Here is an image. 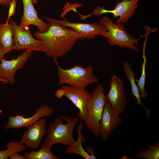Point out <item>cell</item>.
<instances>
[{"instance_id": "6da1fadb", "label": "cell", "mask_w": 159, "mask_h": 159, "mask_svg": "<svg viewBox=\"0 0 159 159\" xmlns=\"http://www.w3.org/2000/svg\"><path fill=\"white\" fill-rule=\"evenodd\" d=\"M44 18L48 22V29L44 32L37 31L34 36L43 42V52L47 57L54 59L64 56L80 39L81 35L72 29Z\"/></svg>"}, {"instance_id": "7a4b0ae2", "label": "cell", "mask_w": 159, "mask_h": 159, "mask_svg": "<svg viewBox=\"0 0 159 159\" xmlns=\"http://www.w3.org/2000/svg\"><path fill=\"white\" fill-rule=\"evenodd\" d=\"M59 116L66 121L63 123L60 118L56 117L49 125L47 132V135L41 148L51 149L56 144L60 143L63 145H72L75 142L73 135L74 129L79 121L77 117H70L62 115Z\"/></svg>"}, {"instance_id": "3957f363", "label": "cell", "mask_w": 159, "mask_h": 159, "mask_svg": "<svg viewBox=\"0 0 159 159\" xmlns=\"http://www.w3.org/2000/svg\"><path fill=\"white\" fill-rule=\"evenodd\" d=\"M53 59L57 67L59 85L85 88L90 85L99 81V79L94 73V67L91 65L84 67L75 65L70 68L64 69L59 66L57 58Z\"/></svg>"}, {"instance_id": "277c9868", "label": "cell", "mask_w": 159, "mask_h": 159, "mask_svg": "<svg viewBox=\"0 0 159 159\" xmlns=\"http://www.w3.org/2000/svg\"><path fill=\"white\" fill-rule=\"evenodd\" d=\"M99 24L105 26L107 31L101 35L105 37L110 46H117L121 48H128L134 51H139L136 47L139 44L140 38L136 39L128 33L123 24L120 22L115 24L107 16L101 18Z\"/></svg>"}, {"instance_id": "5b68a950", "label": "cell", "mask_w": 159, "mask_h": 159, "mask_svg": "<svg viewBox=\"0 0 159 159\" xmlns=\"http://www.w3.org/2000/svg\"><path fill=\"white\" fill-rule=\"evenodd\" d=\"M105 90L101 84L92 91L87 104V115L85 124L88 129L96 137L99 136L100 120L106 101Z\"/></svg>"}, {"instance_id": "8992f818", "label": "cell", "mask_w": 159, "mask_h": 159, "mask_svg": "<svg viewBox=\"0 0 159 159\" xmlns=\"http://www.w3.org/2000/svg\"><path fill=\"white\" fill-rule=\"evenodd\" d=\"M55 95L58 99L64 97L69 100L79 110V112L77 113L79 119L85 121L87 115V104L91 96L85 88L64 85L56 91Z\"/></svg>"}, {"instance_id": "52a82bcc", "label": "cell", "mask_w": 159, "mask_h": 159, "mask_svg": "<svg viewBox=\"0 0 159 159\" xmlns=\"http://www.w3.org/2000/svg\"><path fill=\"white\" fill-rule=\"evenodd\" d=\"M9 23L13 31V50L43 52V42L34 38L29 30H26L21 28L12 19Z\"/></svg>"}, {"instance_id": "ba28073f", "label": "cell", "mask_w": 159, "mask_h": 159, "mask_svg": "<svg viewBox=\"0 0 159 159\" xmlns=\"http://www.w3.org/2000/svg\"><path fill=\"white\" fill-rule=\"evenodd\" d=\"M110 87L106 97L115 114L120 115L125 110L127 103L125 87L122 80L115 75L110 80Z\"/></svg>"}, {"instance_id": "9c48e42d", "label": "cell", "mask_w": 159, "mask_h": 159, "mask_svg": "<svg viewBox=\"0 0 159 159\" xmlns=\"http://www.w3.org/2000/svg\"><path fill=\"white\" fill-rule=\"evenodd\" d=\"M140 0H122L117 2L114 9L107 10L102 7L98 6L94 11L92 14L95 16H100L102 14L110 13L115 17L119 18L116 21V23H121L122 24L126 23L131 17L136 13L135 10L138 7V2Z\"/></svg>"}, {"instance_id": "30bf717a", "label": "cell", "mask_w": 159, "mask_h": 159, "mask_svg": "<svg viewBox=\"0 0 159 159\" xmlns=\"http://www.w3.org/2000/svg\"><path fill=\"white\" fill-rule=\"evenodd\" d=\"M47 18L54 22L71 28L81 35L80 39L82 40L94 39L96 36L101 35L103 32L107 31L105 26L97 23H72L66 19L58 20Z\"/></svg>"}, {"instance_id": "8fae6325", "label": "cell", "mask_w": 159, "mask_h": 159, "mask_svg": "<svg viewBox=\"0 0 159 159\" xmlns=\"http://www.w3.org/2000/svg\"><path fill=\"white\" fill-rule=\"evenodd\" d=\"M122 123V117L115 114L111 106L106 98L99 125V136L103 140H106L110 134Z\"/></svg>"}, {"instance_id": "7c38bea8", "label": "cell", "mask_w": 159, "mask_h": 159, "mask_svg": "<svg viewBox=\"0 0 159 159\" xmlns=\"http://www.w3.org/2000/svg\"><path fill=\"white\" fill-rule=\"evenodd\" d=\"M54 112L53 109L45 104L40 107L32 116L25 117L23 115L17 114L15 116H10L8 123L5 125V129L10 128L18 129L24 127L28 128L40 118L51 116Z\"/></svg>"}, {"instance_id": "4fadbf2b", "label": "cell", "mask_w": 159, "mask_h": 159, "mask_svg": "<svg viewBox=\"0 0 159 159\" xmlns=\"http://www.w3.org/2000/svg\"><path fill=\"white\" fill-rule=\"evenodd\" d=\"M32 55V52L25 51L15 59L9 60L4 58L0 63V78L6 79L11 84H14L16 72L23 67Z\"/></svg>"}, {"instance_id": "5bb4252c", "label": "cell", "mask_w": 159, "mask_h": 159, "mask_svg": "<svg viewBox=\"0 0 159 159\" xmlns=\"http://www.w3.org/2000/svg\"><path fill=\"white\" fill-rule=\"evenodd\" d=\"M46 121L42 117L29 126L19 142L33 150L39 148L42 138L47 133Z\"/></svg>"}, {"instance_id": "9a60e30c", "label": "cell", "mask_w": 159, "mask_h": 159, "mask_svg": "<svg viewBox=\"0 0 159 159\" xmlns=\"http://www.w3.org/2000/svg\"><path fill=\"white\" fill-rule=\"evenodd\" d=\"M23 13L19 26L26 30H29V26L33 25L37 27L39 32H45L49 26L48 23L44 22L38 16L37 12L32 0H22Z\"/></svg>"}, {"instance_id": "2e32d148", "label": "cell", "mask_w": 159, "mask_h": 159, "mask_svg": "<svg viewBox=\"0 0 159 159\" xmlns=\"http://www.w3.org/2000/svg\"><path fill=\"white\" fill-rule=\"evenodd\" d=\"M82 125L83 122H80L77 130L78 134L77 140L72 145L68 146L65 150L64 153L69 155L73 153L77 154L85 159H96V157L89 154L88 152L84 150L82 146V143L86 141V139L81 132Z\"/></svg>"}, {"instance_id": "e0dca14e", "label": "cell", "mask_w": 159, "mask_h": 159, "mask_svg": "<svg viewBox=\"0 0 159 159\" xmlns=\"http://www.w3.org/2000/svg\"><path fill=\"white\" fill-rule=\"evenodd\" d=\"M0 44L5 54L11 52L13 50V31L9 23L0 24Z\"/></svg>"}, {"instance_id": "ac0fdd59", "label": "cell", "mask_w": 159, "mask_h": 159, "mask_svg": "<svg viewBox=\"0 0 159 159\" xmlns=\"http://www.w3.org/2000/svg\"><path fill=\"white\" fill-rule=\"evenodd\" d=\"M122 67L125 75L130 83L132 95L137 100V105H140L143 107L147 112V118H149L151 110L147 109L141 101L139 91L135 79V73L132 70L130 64L127 61H125L123 63Z\"/></svg>"}, {"instance_id": "d6986e66", "label": "cell", "mask_w": 159, "mask_h": 159, "mask_svg": "<svg viewBox=\"0 0 159 159\" xmlns=\"http://www.w3.org/2000/svg\"><path fill=\"white\" fill-rule=\"evenodd\" d=\"M145 45L144 44L143 55V61L141 64V74L139 79L135 80L139 91L140 99L146 98L148 95V93L146 91L145 87L146 77V69L147 63V59L145 54Z\"/></svg>"}, {"instance_id": "ffe728a7", "label": "cell", "mask_w": 159, "mask_h": 159, "mask_svg": "<svg viewBox=\"0 0 159 159\" xmlns=\"http://www.w3.org/2000/svg\"><path fill=\"white\" fill-rule=\"evenodd\" d=\"M148 149L143 148L136 155L138 158L158 159L159 158V142L157 141L154 145H146Z\"/></svg>"}, {"instance_id": "44dd1931", "label": "cell", "mask_w": 159, "mask_h": 159, "mask_svg": "<svg viewBox=\"0 0 159 159\" xmlns=\"http://www.w3.org/2000/svg\"><path fill=\"white\" fill-rule=\"evenodd\" d=\"M6 150H0V159H7L14 153L25 150L27 148L26 145L19 142H10L6 145Z\"/></svg>"}, {"instance_id": "7402d4cb", "label": "cell", "mask_w": 159, "mask_h": 159, "mask_svg": "<svg viewBox=\"0 0 159 159\" xmlns=\"http://www.w3.org/2000/svg\"><path fill=\"white\" fill-rule=\"evenodd\" d=\"M24 156L26 159H58L59 158L54 155L51 149L41 148L38 151L32 150L29 153L25 152Z\"/></svg>"}, {"instance_id": "603a6c76", "label": "cell", "mask_w": 159, "mask_h": 159, "mask_svg": "<svg viewBox=\"0 0 159 159\" xmlns=\"http://www.w3.org/2000/svg\"><path fill=\"white\" fill-rule=\"evenodd\" d=\"M16 1L12 0L10 3L8 11V17L5 23L7 24L9 23V21L10 18L15 14L16 11Z\"/></svg>"}, {"instance_id": "cb8c5ba5", "label": "cell", "mask_w": 159, "mask_h": 159, "mask_svg": "<svg viewBox=\"0 0 159 159\" xmlns=\"http://www.w3.org/2000/svg\"><path fill=\"white\" fill-rule=\"evenodd\" d=\"M9 158L11 159H26L24 156L19 155L17 153L12 155Z\"/></svg>"}, {"instance_id": "d4e9b609", "label": "cell", "mask_w": 159, "mask_h": 159, "mask_svg": "<svg viewBox=\"0 0 159 159\" xmlns=\"http://www.w3.org/2000/svg\"><path fill=\"white\" fill-rule=\"evenodd\" d=\"M12 0H0V5H6L9 7L10 3Z\"/></svg>"}, {"instance_id": "484cf974", "label": "cell", "mask_w": 159, "mask_h": 159, "mask_svg": "<svg viewBox=\"0 0 159 159\" xmlns=\"http://www.w3.org/2000/svg\"><path fill=\"white\" fill-rule=\"evenodd\" d=\"M5 54L3 48L0 44V63L4 58Z\"/></svg>"}, {"instance_id": "4316f807", "label": "cell", "mask_w": 159, "mask_h": 159, "mask_svg": "<svg viewBox=\"0 0 159 159\" xmlns=\"http://www.w3.org/2000/svg\"><path fill=\"white\" fill-rule=\"evenodd\" d=\"M87 151L90 153V155L95 157H96L94 154V149L92 147L88 146L87 148Z\"/></svg>"}, {"instance_id": "83f0119b", "label": "cell", "mask_w": 159, "mask_h": 159, "mask_svg": "<svg viewBox=\"0 0 159 159\" xmlns=\"http://www.w3.org/2000/svg\"><path fill=\"white\" fill-rule=\"evenodd\" d=\"M0 82H2L4 84H6L8 82L7 81L6 79L1 78H0Z\"/></svg>"}, {"instance_id": "f1b7e54d", "label": "cell", "mask_w": 159, "mask_h": 159, "mask_svg": "<svg viewBox=\"0 0 159 159\" xmlns=\"http://www.w3.org/2000/svg\"><path fill=\"white\" fill-rule=\"evenodd\" d=\"M33 4H36L37 3L38 0H32Z\"/></svg>"}, {"instance_id": "f546056e", "label": "cell", "mask_w": 159, "mask_h": 159, "mask_svg": "<svg viewBox=\"0 0 159 159\" xmlns=\"http://www.w3.org/2000/svg\"><path fill=\"white\" fill-rule=\"evenodd\" d=\"M16 1L17 0H16Z\"/></svg>"}]
</instances>
